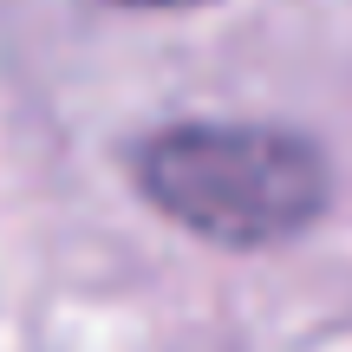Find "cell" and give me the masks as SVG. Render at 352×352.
<instances>
[{"instance_id": "6da1fadb", "label": "cell", "mask_w": 352, "mask_h": 352, "mask_svg": "<svg viewBox=\"0 0 352 352\" xmlns=\"http://www.w3.org/2000/svg\"><path fill=\"white\" fill-rule=\"evenodd\" d=\"M144 202L215 248H274L327 215L333 170L280 124H170L131 157Z\"/></svg>"}, {"instance_id": "7a4b0ae2", "label": "cell", "mask_w": 352, "mask_h": 352, "mask_svg": "<svg viewBox=\"0 0 352 352\" xmlns=\"http://www.w3.org/2000/svg\"><path fill=\"white\" fill-rule=\"evenodd\" d=\"M111 7H151V13H164V7H202V0H111Z\"/></svg>"}]
</instances>
